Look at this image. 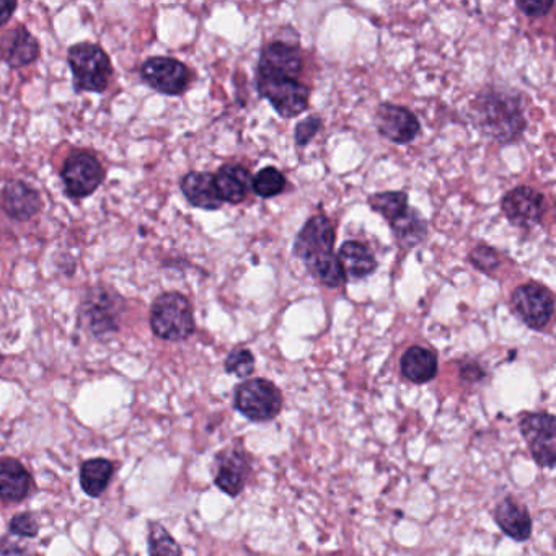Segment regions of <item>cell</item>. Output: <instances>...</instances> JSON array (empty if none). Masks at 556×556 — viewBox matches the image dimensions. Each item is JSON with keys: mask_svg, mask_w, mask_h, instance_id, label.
<instances>
[{"mask_svg": "<svg viewBox=\"0 0 556 556\" xmlns=\"http://www.w3.org/2000/svg\"><path fill=\"white\" fill-rule=\"evenodd\" d=\"M335 230L323 214L307 221L294 243V253L312 276L323 286L338 287L345 283V274L333 253Z\"/></svg>", "mask_w": 556, "mask_h": 556, "instance_id": "6da1fadb", "label": "cell"}, {"mask_svg": "<svg viewBox=\"0 0 556 556\" xmlns=\"http://www.w3.org/2000/svg\"><path fill=\"white\" fill-rule=\"evenodd\" d=\"M151 327L165 341H183L195 333V317L188 299L180 292H165L152 305Z\"/></svg>", "mask_w": 556, "mask_h": 556, "instance_id": "7a4b0ae2", "label": "cell"}, {"mask_svg": "<svg viewBox=\"0 0 556 556\" xmlns=\"http://www.w3.org/2000/svg\"><path fill=\"white\" fill-rule=\"evenodd\" d=\"M69 64L79 92H103L113 76L108 54L98 45L79 43L69 49Z\"/></svg>", "mask_w": 556, "mask_h": 556, "instance_id": "3957f363", "label": "cell"}, {"mask_svg": "<svg viewBox=\"0 0 556 556\" xmlns=\"http://www.w3.org/2000/svg\"><path fill=\"white\" fill-rule=\"evenodd\" d=\"M258 89L283 118H296L307 110L309 89L299 77L258 71Z\"/></svg>", "mask_w": 556, "mask_h": 556, "instance_id": "277c9868", "label": "cell"}, {"mask_svg": "<svg viewBox=\"0 0 556 556\" xmlns=\"http://www.w3.org/2000/svg\"><path fill=\"white\" fill-rule=\"evenodd\" d=\"M235 406L248 420L265 423L279 415L283 395L270 380H247L235 392Z\"/></svg>", "mask_w": 556, "mask_h": 556, "instance_id": "5b68a950", "label": "cell"}, {"mask_svg": "<svg viewBox=\"0 0 556 556\" xmlns=\"http://www.w3.org/2000/svg\"><path fill=\"white\" fill-rule=\"evenodd\" d=\"M61 178L71 198H87L102 185L105 172L97 157L89 152H76L62 165Z\"/></svg>", "mask_w": 556, "mask_h": 556, "instance_id": "8992f818", "label": "cell"}, {"mask_svg": "<svg viewBox=\"0 0 556 556\" xmlns=\"http://www.w3.org/2000/svg\"><path fill=\"white\" fill-rule=\"evenodd\" d=\"M511 304L517 317L532 330H543L547 327L555 310L552 292L537 283L517 287L512 294Z\"/></svg>", "mask_w": 556, "mask_h": 556, "instance_id": "52a82bcc", "label": "cell"}, {"mask_svg": "<svg viewBox=\"0 0 556 556\" xmlns=\"http://www.w3.org/2000/svg\"><path fill=\"white\" fill-rule=\"evenodd\" d=\"M522 436L540 467L553 468L556 462L555 416L532 413L521 421Z\"/></svg>", "mask_w": 556, "mask_h": 556, "instance_id": "ba28073f", "label": "cell"}, {"mask_svg": "<svg viewBox=\"0 0 556 556\" xmlns=\"http://www.w3.org/2000/svg\"><path fill=\"white\" fill-rule=\"evenodd\" d=\"M141 76L152 89L165 95H180L190 84L188 67L178 59L164 58V56L144 62Z\"/></svg>", "mask_w": 556, "mask_h": 556, "instance_id": "9c48e42d", "label": "cell"}, {"mask_svg": "<svg viewBox=\"0 0 556 556\" xmlns=\"http://www.w3.org/2000/svg\"><path fill=\"white\" fill-rule=\"evenodd\" d=\"M120 299L106 289H93L82 304V318L95 336H106L118 331Z\"/></svg>", "mask_w": 556, "mask_h": 556, "instance_id": "30bf717a", "label": "cell"}, {"mask_svg": "<svg viewBox=\"0 0 556 556\" xmlns=\"http://www.w3.org/2000/svg\"><path fill=\"white\" fill-rule=\"evenodd\" d=\"M501 206L509 221L522 229L537 226L543 216V196L529 186H517L509 191Z\"/></svg>", "mask_w": 556, "mask_h": 556, "instance_id": "8fae6325", "label": "cell"}, {"mask_svg": "<svg viewBox=\"0 0 556 556\" xmlns=\"http://www.w3.org/2000/svg\"><path fill=\"white\" fill-rule=\"evenodd\" d=\"M376 126L382 136L395 144H408L420 133V121L403 106L384 103L376 115Z\"/></svg>", "mask_w": 556, "mask_h": 556, "instance_id": "7c38bea8", "label": "cell"}, {"mask_svg": "<svg viewBox=\"0 0 556 556\" xmlns=\"http://www.w3.org/2000/svg\"><path fill=\"white\" fill-rule=\"evenodd\" d=\"M250 472V460L243 451L227 449L216 457V485L226 495H240L247 485Z\"/></svg>", "mask_w": 556, "mask_h": 556, "instance_id": "4fadbf2b", "label": "cell"}, {"mask_svg": "<svg viewBox=\"0 0 556 556\" xmlns=\"http://www.w3.org/2000/svg\"><path fill=\"white\" fill-rule=\"evenodd\" d=\"M2 206L7 216L15 221H28L41 211V196L23 181H10L2 193Z\"/></svg>", "mask_w": 556, "mask_h": 556, "instance_id": "5bb4252c", "label": "cell"}, {"mask_svg": "<svg viewBox=\"0 0 556 556\" xmlns=\"http://www.w3.org/2000/svg\"><path fill=\"white\" fill-rule=\"evenodd\" d=\"M181 191L188 203L195 208L216 211L221 208L222 201L217 195L214 175L208 172H191L181 180Z\"/></svg>", "mask_w": 556, "mask_h": 556, "instance_id": "9a60e30c", "label": "cell"}, {"mask_svg": "<svg viewBox=\"0 0 556 556\" xmlns=\"http://www.w3.org/2000/svg\"><path fill=\"white\" fill-rule=\"evenodd\" d=\"M495 519L504 534L517 542H526L532 535V517L522 504L512 498L504 499L498 504Z\"/></svg>", "mask_w": 556, "mask_h": 556, "instance_id": "2e32d148", "label": "cell"}, {"mask_svg": "<svg viewBox=\"0 0 556 556\" xmlns=\"http://www.w3.org/2000/svg\"><path fill=\"white\" fill-rule=\"evenodd\" d=\"M214 183L222 203L239 204L247 198L248 191L252 188V177L247 168L224 165L214 175Z\"/></svg>", "mask_w": 556, "mask_h": 556, "instance_id": "e0dca14e", "label": "cell"}, {"mask_svg": "<svg viewBox=\"0 0 556 556\" xmlns=\"http://www.w3.org/2000/svg\"><path fill=\"white\" fill-rule=\"evenodd\" d=\"M31 490V477L18 460L0 459V499L20 503Z\"/></svg>", "mask_w": 556, "mask_h": 556, "instance_id": "ac0fdd59", "label": "cell"}, {"mask_svg": "<svg viewBox=\"0 0 556 556\" xmlns=\"http://www.w3.org/2000/svg\"><path fill=\"white\" fill-rule=\"evenodd\" d=\"M258 71L283 72L289 76L299 77L302 71L301 51L287 43H270L261 53Z\"/></svg>", "mask_w": 556, "mask_h": 556, "instance_id": "d6986e66", "label": "cell"}, {"mask_svg": "<svg viewBox=\"0 0 556 556\" xmlns=\"http://www.w3.org/2000/svg\"><path fill=\"white\" fill-rule=\"evenodd\" d=\"M338 263H340L341 271L345 274V279H362L367 278L369 274L374 273L377 268V261L369 252L366 245L359 242L343 243L340 253H338Z\"/></svg>", "mask_w": 556, "mask_h": 556, "instance_id": "ffe728a7", "label": "cell"}, {"mask_svg": "<svg viewBox=\"0 0 556 556\" xmlns=\"http://www.w3.org/2000/svg\"><path fill=\"white\" fill-rule=\"evenodd\" d=\"M402 374L413 384H426L437 376V358L431 349L413 346L402 358Z\"/></svg>", "mask_w": 556, "mask_h": 556, "instance_id": "44dd1931", "label": "cell"}, {"mask_svg": "<svg viewBox=\"0 0 556 556\" xmlns=\"http://www.w3.org/2000/svg\"><path fill=\"white\" fill-rule=\"evenodd\" d=\"M38 56H40V45L27 28L18 27L10 33L4 53L5 61L10 67L20 69V67L30 66Z\"/></svg>", "mask_w": 556, "mask_h": 556, "instance_id": "7402d4cb", "label": "cell"}, {"mask_svg": "<svg viewBox=\"0 0 556 556\" xmlns=\"http://www.w3.org/2000/svg\"><path fill=\"white\" fill-rule=\"evenodd\" d=\"M115 465L106 459L85 460L80 467V486L92 498H100L110 485Z\"/></svg>", "mask_w": 556, "mask_h": 556, "instance_id": "603a6c76", "label": "cell"}, {"mask_svg": "<svg viewBox=\"0 0 556 556\" xmlns=\"http://www.w3.org/2000/svg\"><path fill=\"white\" fill-rule=\"evenodd\" d=\"M390 226L397 235L398 242L402 245H408V247L421 242L426 235V222L413 209H408L403 216L398 217L397 221H393Z\"/></svg>", "mask_w": 556, "mask_h": 556, "instance_id": "cb8c5ba5", "label": "cell"}, {"mask_svg": "<svg viewBox=\"0 0 556 556\" xmlns=\"http://www.w3.org/2000/svg\"><path fill=\"white\" fill-rule=\"evenodd\" d=\"M369 204L374 211L379 212L387 221L392 224L398 217L403 216L408 211V196L400 191H387V193H377L369 198Z\"/></svg>", "mask_w": 556, "mask_h": 556, "instance_id": "d4e9b609", "label": "cell"}, {"mask_svg": "<svg viewBox=\"0 0 556 556\" xmlns=\"http://www.w3.org/2000/svg\"><path fill=\"white\" fill-rule=\"evenodd\" d=\"M149 555L151 556H181V548L177 540L168 534L159 522L149 524V535H147Z\"/></svg>", "mask_w": 556, "mask_h": 556, "instance_id": "484cf974", "label": "cell"}, {"mask_svg": "<svg viewBox=\"0 0 556 556\" xmlns=\"http://www.w3.org/2000/svg\"><path fill=\"white\" fill-rule=\"evenodd\" d=\"M284 188H286V178L274 167L263 168L256 173V177L252 180V190L260 198L268 199L278 196L279 193H283Z\"/></svg>", "mask_w": 556, "mask_h": 556, "instance_id": "4316f807", "label": "cell"}, {"mask_svg": "<svg viewBox=\"0 0 556 556\" xmlns=\"http://www.w3.org/2000/svg\"><path fill=\"white\" fill-rule=\"evenodd\" d=\"M253 369H255V358L248 349H234L226 359V371L229 374L245 379V377L252 376Z\"/></svg>", "mask_w": 556, "mask_h": 556, "instance_id": "83f0119b", "label": "cell"}, {"mask_svg": "<svg viewBox=\"0 0 556 556\" xmlns=\"http://www.w3.org/2000/svg\"><path fill=\"white\" fill-rule=\"evenodd\" d=\"M470 260H472V265L477 270L486 274L493 273L499 266V256L495 248L486 247V245L473 248V252L470 253Z\"/></svg>", "mask_w": 556, "mask_h": 556, "instance_id": "f1b7e54d", "label": "cell"}, {"mask_svg": "<svg viewBox=\"0 0 556 556\" xmlns=\"http://www.w3.org/2000/svg\"><path fill=\"white\" fill-rule=\"evenodd\" d=\"M10 534L18 535V537H25V539H33L40 532V526L35 517L25 512V514H18L12 521H10Z\"/></svg>", "mask_w": 556, "mask_h": 556, "instance_id": "f546056e", "label": "cell"}, {"mask_svg": "<svg viewBox=\"0 0 556 556\" xmlns=\"http://www.w3.org/2000/svg\"><path fill=\"white\" fill-rule=\"evenodd\" d=\"M322 128V120L314 116V118H309V120L301 121L297 124L296 128V142L299 146H305L307 142L314 139L315 134L318 133V129Z\"/></svg>", "mask_w": 556, "mask_h": 556, "instance_id": "4dcf8cb0", "label": "cell"}, {"mask_svg": "<svg viewBox=\"0 0 556 556\" xmlns=\"http://www.w3.org/2000/svg\"><path fill=\"white\" fill-rule=\"evenodd\" d=\"M517 7L529 15V17H543L550 12L553 2H535V0H527V2H517Z\"/></svg>", "mask_w": 556, "mask_h": 556, "instance_id": "1f68e13d", "label": "cell"}, {"mask_svg": "<svg viewBox=\"0 0 556 556\" xmlns=\"http://www.w3.org/2000/svg\"><path fill=\"white\" fill-rule=\"evenodd\" d=\"M0 556H28L27 550L18 547L17 543H10L9 540L0 542Z\"/></svg>", "mask_w": 556, "mask_h": 556, "instance_id": "d6a6232c", "label": "cell"}, {"mask_svg": "<svg viewBox=\"0 0 556 556\" xmlns=\"http://www.w3.org/2000/svg\"><path fill=\"white\" fill-rule=\"evenodd\" d=\"M15 9H17L15 2H0V27L9 22Z\"/></svg>", "mask_w": 556, "mask_h": 556, "instance_id": "836d02e7", "label": "cell"}, {"mask_svg": "<svg viewBox=\"0 0 556 556\" xmlns=\"http://www.w3.org/2000/svg\"><path fill=\"white\" fill-rule=\"evenodd\" d=\"M2 361H4V358H2V354H0V364H2Z\"/></svg>", "mask_w": 556, "mask_h": 556, "instance_id": "e575fe53", "label": "cell"}]
</instances>
